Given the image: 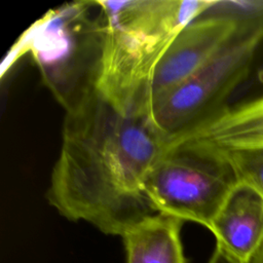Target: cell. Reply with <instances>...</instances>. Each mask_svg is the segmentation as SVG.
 Listing matches in <instances>:
<instances>
[{
    "label": "cell",
    "mask_w": 263,
    "mask_h": 263,
    "mask_svg": "<svg viewBox=\"0 0 263 263\" xmlns=\"http://www.w3.org/2000/svg\"><path fill=\"white\" fill-rule=\"evenodd\" d=\"M166 146L147 116L120 113L91 87L66 109L47 199L70 221L122 236L156 213L145 181Z\"/></svg>",
    "instance_id": "cell-1"
},
{
    "label": "cell",
    "mask_w": 263,
    "mask_h": 263,
    "mask_svg": "<svg viewBox=\"0 0 263 263\" xmlns=\"http://www.w3.org/2000/svg\"><path fill=\"white\" fill-rule=\"evenodd\" d=\"M102 41L93 88L117 111L147 116L151 82L163 54L216 0L96 1Z\"/></svg>",
    "instance_id": "cell-2"
},
{
    "label": "cell",
    "mask_w": 263,
    "mask_h": 263,
    "mask_svg": "<svg viewBox=\"0 0 263 263\" xmlns=\"http://www.w3.org/2000/svg\"><path fill=\"white\" fill-rule=\"evenodd\" d=\"M92 1L51 10L24 35L16 52L29 51L42 79L67 109L93 87L100 55L101 15L88 13Z\"/></svg>",
    "instance_id": "cell-3"
},
{
    "label": "cell",
    "mask_w": 263,
    "mask_h": 263,
    "mask_svg": "<svg viewBox=\"0 0 263 263\" xmlns=\"http://www.w3.org/2000/svg\"><path fill=\"white\" fill-rule=\"evenodd\" d=\"M237 183L229 162L215 151L166 146L148 174L145 194L156 213L210 229Z\"/></svg>",
    "instance_id": "cell-4"
},
{
    "label": "cell",
    "mask_w": 263,
    "mask_h": 263,
    "mask_svg": "<svg viewBox=\"0 0 263 263\" xmlns=\"http://www.w3.org/2000/svg\"><path fill=\"white\" fill-rule=\"evenodd\" d=\"M262 41L263 27L238 29L205 65L151 102L149 120L168 141L214 115L248 76Z\"/></svg>",
    "instance_id": "cell-5"
},
{
    "label": "cell",
    "mask_w": 263,
    "mask_h": 263,
    "mask_svg": "<svg viewBox=\"0 0 263 263\" xmlns=\"http://www.w3.org/2000/svg\"><path fill=\"white\" fill-rule=\"evenodd\" d=\"M237 31L238 24L234 20L217 13L188 24L172 42L155 70L148 109L155 98L182 83L205 65Z\"/></svg>",
    "instance_id": "cell-6"
},
{
    "label": "cell",
    "mask_w": 263,
    "mask_h": 263,
    "mask_svg": "<svg viewBox=\"0 0 263 263\" xmlns=\"http://www.w3.org/2000/svg\"><path fill=\"white\" fill-rule=\"evenodd\" d=\"M216 151L263 147V96L223 107L197 125L167 141Z\"/></svg>",
    "instance_id": "cell-7"
},
{
    "label": "cell",
    "mask_w": 263,
    "mask_h": 263,
    "mask_svg": "<svg viewBox=\"0 0 263 263\" xmlns=\"http://www.w3.org/2000/svg\"><path fill=\"white\" fill-rule=\"evenodd\" d=\"M210 230L217 248L237 263H249L263 246V194L238 181Z\"/></svg>",
    "instance_id": "cell-8"
},
{
    "label": "cell",
    "mask_w": 263,
    "mask_h": 263,
    "mask_svg": "<svg viewBox=\"0 0 263 263\" xmlns=\"http://www.w3.org/2000/svg\"><path fill=\"white\" fill-rule=\"evenodd\" d=\"M183 223L155 213L132 226L121 236L126 263H186L181 240Z\"/></svg>",
    "instance_id": "cell-9"
},
{
    "label": "cell",
    "mask_w": 263,
    "mask_h": 263,
    "mask_svg": "<svg viewBox=\"0 0 263 263\" xmlns=\"http://www.w3.org/2000/svg\"><path fill=\"white\" fill-rule=\"evenodd\" d=\"M212 151H215L229 162L239 182L253 186L263 194V147Z\"/></svg>",
    "instance_id": "cell-10"
},
{
    "label": "cell",
    "mask_w": 263,
    "mask_h": 263,
    "mask_svg": "<svg viewBox=\"0 0 263 263\" xmlns=\"http://www.w3.org/2000/svg\"><path fill=\"white\" fill-rule=\"evenodd\" d=\"M209 263H237V262H235L228 255H226L222 250L216 247L213 252V255L209 260Z\"/></svg>",
    "instance_id": "cell-11"
},
{
    "label": "cell",
    "mask_w": 263,
    "mask_h": 263,
    "mask_svg": "<svg viewBox=\"0 0 263 263\" xmlns=\"http://www.w3.org/2000/svg\"><path fill=\"white\" fill-rule=\"evenodd\" d=\"M249 263H263V246Z\"/></svg>",
    "instance_id": "cell-12"
},
{
    "label": "cell",
    "mask_w": 263,
    "mask_h": 263,
    "mask_svg": "<svg viewBox=\"0 0 263 263\" xmlns=\"http://www.w3.org/2000/svg\"><path fill=\"white\" fill-rule=\"evenodd\" d=\"M256 78L259 84L263 85V63L258 67L257 71H256Z\"/></svg>",
    "instance_id": "cell-13"
}]
</instances>
